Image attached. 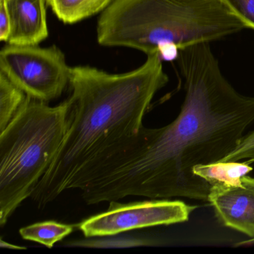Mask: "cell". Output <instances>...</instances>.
I'll return each instance as SVG.
<instances>
[{
    "label": "cell",
    "mask_w": 254,
    "mask_h": 254,
    "mask_svg": "<svg viewBox=\"0 0 254 254\" xmlns=\"http://www.w3.org/2000/svg\"><path fill=\"white\" fill-rule=\"evenodd\" d=\"M196 207L168 199L129 203L116 200L110 202L108 210L84 220L78 228L87 238L116 236L136 229L185 222Z\"/></svg>",
    "instance_id": "6"
},
{
    "label": "cell",
    "mask_w": 254,
    "mask_h": 254,
    "mask_svg": "<svg viewBox=\"0 0 254 254\" xmlns=\"http://www.w3.org/2000/svg\"><path fill=\"white\" fill-rule=\"evenodd\" d=\"M69 100L57 106L27 96L17 115L0 132V226L31 197L64 139Z\"/></svg>",
    "instance_id": "4"
},
{
    "label": "cell",
    "mask_w": 254,
    "mask_h": 254,
    "mask_svg": "<svg viewBox=\"0 0 254 254\" xmlns=\"http://www.w3.org/2000/svg\"><path fill=\"white\" fill-rule=\"evenodd\" d=\"M27 95L0 71V132L17 115Z\"/></svg>",
    "instance_id": "11"
},
{
    "label": "cell",
    "mask_w": 254,
    "mask_h": 254,
    "mask_svg": "<svg viewBox=\"0 0 254 254\" xmlns=\"http://www.w3.org/2000/svg\"><path fill=\"white\" fill-rule=\"evenodd\" d=\"M71 68L63 52L8 44L0 52V69L27 96L49 102L62 96L69 84Z\"/></svg>",
    "instance_id": "5"
},
{
    "label": "cell",
    "mask_w": 254,
    "mask_h": 254,
    "mask_svg": "<svg viewBox=\"0 0 254 254\" xmlns=\"http://www.w3.org/2000/svg\"><path fill=\"white\" fill-rule=\"evenodd\" d=\"M72 231V226L56 221H44L23 227L20 230V234L25 240L38 242L52 248Z\"/></svg>",
    "instance_id": "12"
},
{
    "label": "cell",
    "mask_w": 254,
    "mask_h": 254,
    "mask_svg": "<svg viewBox=\"0 0 254 254\" xmlns=\"http://www.w3.org/2000/svg\"><path fill=\"white\" fill-rule=\"evenodd\" d=\"M45 1L5 0L11 31L8 44L38 45L49 36Z\"/></svg>",
    "instance_id": "8"
},
{
    "label": "cell",
    "mask_w": 254,
    "mask_h": 254,
    "mask_svg": "<svg viewBox=\"0 0 254 254\" xmlns=\"http://www.w3.org/2000/svg\"><path fill=\"white\" fill-rule=\"evenodd\" d=\"M247 28L254 29V0H222Z\"/></svg>",
    "instance_id": "13"
},
{
    "label": "cell",
    "mask_w": 254,
    "mask_h": 254,
    "mask_svg": "<svg viewBox=\"0 0 254 254\" xmlns=\"http://www.w3.org/2000/svg\"><path fill=\"white\" fill-rule=\"evenodd\" d=\"M253 162L251 160L245 163L215 162L195 166L193 169V172L211 186L216 184L233 185L239 183L242 178L248 175L253 170L252 166H250Z\"/></svg>",
    "instance_id": "9"
},
{
    "label": "cell",
    "mask_w": 254,
    "mask_h": 254,
    "mask_svg": "<svg viewBox=\"0 0 254 254\" xmlns=\"http://www.w3.org/2000/svg\"><path fill=\"white\" fill-rule=\"evenodd\" d=\"M208 202L223 225L254 238V178L246 175L233 185L212 186Z\"/></svg>",
    "instance_id": "7"
},
{
    "label": "cell",
    "mask_w": 254,
    "mask_h": 254,
    "mask_svg": "<svg viewBox=\"0 0 254 254\" xmlns=\"http://www.w3.org/2000/svg\"><path fill=\"white\" fill-rule=\"evenodd\" d=\"M0 246L2 248H9V249H16V250H23L26 249L25 247L17 246V245H11V244L8 243V242H4L2 239L0 241Z\"/></svg>",
    "instance_id": "16"
},
{
    "label": "cell",
    "mask_w": 254,
    "mask_h": 254,
    "mask_svg": "<svg viewBox=\"0 0 254 254\" xmlns=\"http://www.w3.org/2000/svg\"><path fill=\"white\" fill-rule=\"evenodd\" d=\"M114 0H47L58 18L72 24L105 11Z\"/></svg>",
    "instance_id": "10"
},
{
    "label": "cell",
    "mask_w": 254,
    "mask_h": 254,
    "mask_svg": "<svg viewBox=\"0 0 254 254\" xmlns=\"http://www.w3.org/2000/svg\"><path fill=\"white\" fill-rule=\"evenodd\" d=\"M178 61L186 93L179 115L160 128L142 126L93 157L77 176L87 204L128 196L208 201L212 186L193 169L236 148L254 122V97L232 87L208 42L180 50Z\"/></svg>",
    "instance_id": "1"
},
{
    "label": "cell",
    "mask_w": 254,
    "mask_h": 254,
    "mask_svg": "<svg viewBox=\"0 0 254 254\" xmlns=\"http://www.w3.org/2000/svg\"><path fill=\"white\" fill-rule=\"evenodd\" d=\"M11 31L9 15L5 0H0V40L8 42Z\"/></svg>",
    "instance_id": "15"
},
{
    "label": "cell",
    "mask_w": 254,
    "mask_h": 254,
    "mask_svg": "<svg viewBox=\"0 0 254 254\" xmlns=\"http://www.w3.org/2000/svg\"><path fill=\"white\" fill-rule=\"evenodd\" d=\"M168 82L160 53L148 55L142 66L125 73L71 68L67 128L54 161L31 195L38 207L69 190L77 173L96 154L137 133L154 95Z\"/></svg>",
    "instance_id": "2"
},
{
    "label": "cell",
    "mask_w": 254,
    "mask_h": 254,
    "mask_svg": "<svg viewBox=\"0 0 254 254\" xmlns=\"http://www.w3.org/2000/svg\"><path fill=\"white\" fill-rule=\"evenodd\" d=\"M242 159H248L254 162V130L244 135L236 148L221 161H239Z\"/></svg>",
    "instance_id": "14"
},
{
    "label": "cell",
    "mask_w": 254,
    "mask_h": 254,
    "mask_svg": "<svg viewBox=\"0 0 254 254\" xmlns=\"http://www.w3.org/2000/svg\"><path fill=\"white\" fill-rule=\"evenodd\" d=\"M251 245H254V238H250L248 240L237 242V243L235 244L234 247L251 246Z\"/></svg>",
    "instance_id": "17"
},
{
    "label": "cell",
    "mask_w": 254,
    "mask_h": 254,
    "mask_svg": "<svg viewBox=\"0 0 254 254\" xmlns=\"http://www.w3.org/2000/svg\"><path fill=\"white\" fill-rule=\"evenodd\" d=\"M247 29L222 0H114L97 23V41L160 53L170 60L178 50Z\"/></svg>",
    "instance_id": "3"
}]
</instances>
